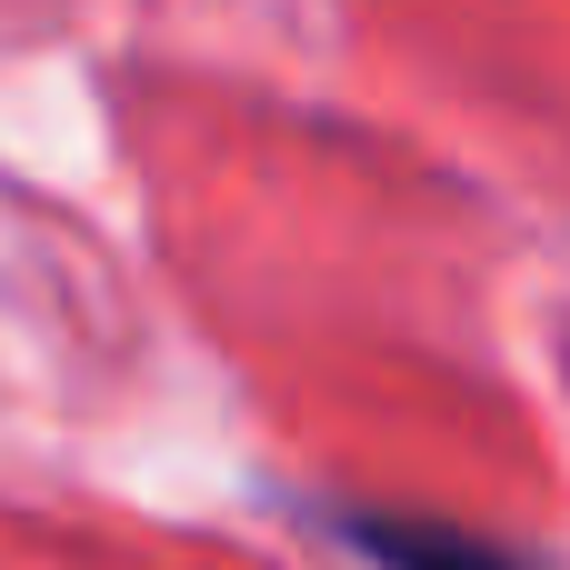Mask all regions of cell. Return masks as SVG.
<instances>
[{
    "instance_id": "6da1fadb",
    "label": "cell",
    "mask_w": 570,
    "mask_h": 570,
    "mask_svg": "<svg viewBox=\"0 0 570 570\" xmlns=\"http://www.w3.org/2000/svg\"><path fill=\"white\" fill-rule=\"evenodd\" d=\"M331 531L381 570H531L521 551L481 541L471 521H431V511H331Z\"/></svg>"
}]
</instances>
